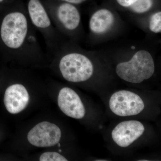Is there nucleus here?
Returning <instances> with one entry per match:
<instances>
[{
    "instance_id": "f257e3e1",
    "label": "nucleus",
    "mask_w": 161,
    "mask_h": 161,
    "mask_svg": "<svg viewBox=\"0 0 161 161\" xmlns=\"http://www.w3.org/2000/svg\"><path fill=\"white\" fill-rule=\"evenodd\" d=\"M115 71L121 79L132 83H140L152 77L155 65L150 53L140 50L130 61L119 64Z\"/></svg>"
},
{
    "instance_id": "f03ea898",
    "label": "nucleus",
    "mask_w": 161,
    "mask_h": 161,
    "mask_svg": "<svg viewBox=\"0 0 161 161\" xmlns=\"http://www.w3.org/2000/svg\"><path fill=\"white\" fill-rule=\"evenodd\" d=\"M59 67L64 78L70 82L88 80L94 72L92 61L86 56L78 53L65 55L60 60Z\"/></svg>"
},
{
    "instance_id": "7ed1b4c3",
    "label": "nucleus",
    "mask_w": 161,
    "mask_h": 161,
    "mask_svg": "<svg viewBox=\"0 0 161 161\" xmlns=\"http://www.w3.org/2000/svg\"><path fill=\"white\" fill-rule=\"evenodd\" d=\"M27 31V23L25 16L21 13H12L6 15L3 20L1 37L6 46L18 48L24 42Z\"/></svg>"
},
{
    "instance_id": "20e7f679",
    "label": "nucleus",
    "mask_w": 161,
    "mask_h": 161,
    "mask_svg": "<svg viewBox=\"0 0 161 161\" xmlns=\"http://www.w3.org/2000/svg\"><path fill=\"white\" fill-rule=\"evenodd\" d=\"M110 109L119 116L138 115L145 108L143 101L137 94L130 91H119L112 95L109 100Z\"/></svg>"
},
{
    "instance_id": "39448f33",
    "label": "nucleus",
    "mask_w": 161,
    "mask_h": 161,
    "mask_svg": "<svg viewBox=\"0 0 161 161\" xmlns=\"http://www.w3.org/2000/svg\"><path fill=\"white\" fill-rule=\"evenodd\" d=\"M61 136V130L57 125L44 121L36 125L29 131L27 139L35 147H48L58 144Z\"/></svg>"
},
{
    "instance_id": "423d86ee",
    "label": "nucleus",
    "mask_w": 161,
    "mask_h": 161,
    "mask_svg": "<svg viewBox=\"0 0 161 161\" xmlns=\"http://www.w3.org/2000/svg\"><path fill=\"white\" fill-rule=\"evenodd\" d=\"M145 127L137 120L122 122L112 131V136L115 143L121 147H129L143 134Z\"/></svg>"
},
{
    "instance_id": "0eeeda50",
    "label": "nucleus",
    "mask_w": 161,
    "mask_h": 161,
    "mask_svg": "<svg viewBox=\"0 0 161 161\" xmlns=\"http://www.w3.org/2000/svg\"><path fill=\"white\" fill-rule=\"evenodd\" d=\"M58 104L61 111L71 118L81 119L85 115V108L79 95L70 88L64 87L60 90Z\"/></svg>"
},
{
    "instance_id": "6e6552de",
    "label": "nucleus",
    "mask_w": 161,
    "mask_h": 161,
    "mask_svg": "<svg viewBox=\"0 0 161 161\" xmlns=\"http://www.w3.org/2000/svg\"><path fill=\"white\" fill-rule=\"evenodd\" d=\"M29 95L26 88L21 84H14L7 88L4 102L6 109L13 114L23 111L29 102Z\"/></svg>"
},
{
    "instance_id": "1a4fd4ad",
    "label": "nucleus",
    "mask_w": 161,
    "mask_h": 161,
    "mask_svg": "<svg viewBox=\"0 0 161 161\" xmlns=\"http://www.w3.org/2000/svg\"><path fill=\"white\" fill-rule=\"evenodd\" d=\"M114 21V15L107 9H101L93 14L90 21L91 31L96 34H102L112 26Z\"/></svg>"
},
{
    "instance_id": "9d476101",
    "label": "nucleus",
    "mask_w": 161,
    "mask_h": 161,
    "mask_svg": "<svg viewBox=\"0 0 161 161\" xmlns=\"http://www.w3.org/2000/svg\"><path fill=\"white\" fill-rule=\"evenodd\" d=\"M58 17L60 22L67 29H76L80 22V15L78 9L75 6L64 3L59 6L58 11Z\"/></svg>"
},
{
    "instance_id": "9b49d317",
    "label": "nucleus",
    "mask_w": 161,
    "mask_h": 161,
    "mask_svg": "<svg viewBox=\"0 0 161 161\" xmlns=\"http://www.w3.org/2000/svg\"><path fill=\"white\" fill-rule=\"evenodd\" d=\"M28 10L35 26L40 28H47L50 25L49 18L39 0H30L28 4Z\"/></svg>"
},
{
    "instance_id": "f8f14e48",
    "label": "nucleus",
    "mask_w": 161,
    "mask_h": 161,
    "mask_svg": "<svg viewBox=\"0 0 161 161\" xmlns=\"http://www.w3.org/2000/svg\"><path fill=\"white\" fill-rule=\"evenodd\" d=\"M152 5L153 0H137L130 7L134 12L141 14L148 11Z\"/></svg>"
},
{
    "instance_id": "ddd939ff",
    "label": "nucleus",
    "mask_w": 161,
    "mask_h": 161,
    "mask_svg": "<svg viewBox=\"0 0 161 161\" xmlns=\"http://www.w3.org/2000/svg\"><path fill=\"white\" fill-rule=\"evenodd\" d=\"M150 29L155 33L161 31V12H158L151 16L150 22Z\"/></svg>"
},
{
    "instance_id": "4468645a",
    "label": "nucleus",
    "mask_w": 161,
    "mask_h": 161,
    "mask_svg": "<svg viewBox=\"0 0 161 161\" xmlns=\"http://www.w3.org/2000/svg\"><path fill=\"white\" fill-rule=\"evenodd\" d=\"M40 161H67L68 160L58 153L47 152L44 153L40 158Z\"/></svg>"
},
{
    "instance_id": "2eb2a0df",
    "label": "nucleus",
    "mask_w": 161,
    "mask_h": 161,
    "mask_svg": "<svg viewBox=\"0 0 161 161\" xmlns=\"http://www.w3.org/2000/svg\"><path fill=\"white\" fill-rule=\"evenodd\" d=\"M137 0H116L117 3L123 7H130Z\"/></svg>"
},
{
    "instance_id": "dca6fc26",
    "label": "nucleus",
    "mask_w": 161,
    "mask_h": 161,
    "mask_svg": "<svg viewBox=\"0 0 161 161\" xmlns=\"http://www.w3.org/2000/svg\"><path fill=\"white\" fill-rule=\"evenodd\" d=\"M68 3H74V4H80L85 2L86 0H62Z\"/></svg>"
},
{
    "instance_id": "f3484780",
    "label": "nucleus",
    "mask_w": 161,
    "mask_h": 161,
    "mask_svg": "<svg viewBox=\"0 0 161 161\" xmlns=\"http://www.w3.org/2000/svg\"><path fill=\"white\" fill-rule=\"evenodd\" d=\"M131 48H132V49H135V47L132 46V47H131Z\"/></svg>"
},
{
    "instance_id": "a211bd4d",
    "label": "nucleus",
    "mask_w": 161,
    "mask_h": 161,
    "mask_svg": "<svg viewBox=\"0 0 161 161\" xmlns=\"http://www.w3.org/2000/svg\"><path fill=\"white\" fill-rule=\"evenodd\" d=\"M58 147H60V144L58 143Z\"/></svg>"
},
{
    "instance_id": "6ab92c4d",
    "label": "nucleus",
    "mask_w": 161,
    "mask_h": 161,
    "mask_svg": "<svg viewBox=\"0 0 161 161\" xmlns=\"http://www.w3.org/2000/svg\"><path fill=\"white\" fill-rule=\"evenodd\" d=\"M3 0H0V2H3Z\"/></svg>"
}]
</instances>
